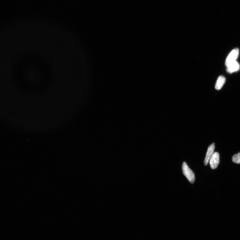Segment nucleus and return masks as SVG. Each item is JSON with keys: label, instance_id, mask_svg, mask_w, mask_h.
I'll list each match as a JSON object with an SVG mask.
<instances>
[{"label": "nucleus", "instance_id": "nucleus-2", "mask_svg": "<svg viewBox=\"0 0 240 240\" xmlns=\"http://www.w3.org/2000/svg\"><path fill=\"white\" fill-rule=\"evenodd\" d=\"M239 50L238 49L236 48L232 50L229 54L225 61V65L227 67L229 65L236 61L239 56Z\"/></svg>", "mask_w": 240, "mask_h": 240}, {"label": "nucleus", "instance_id": "nucleus-4", "mask_svg": "<svg viewBox=\"0 0 240 240\" xmlns=\"http://www.w3.org/2000/svg\"><path fill=\"white\" fill-rule=\"evenodd\" d=\"M215 147L214 143L211 144L209 147L204 161V164L205 165H208L209 160L213 154Z\"/></svg>", "mask_w": 240, "mask_h": 240}, {"label": "nucleus", "instance_id": "nucleus-7", "mask_svg": "<svg viewBox=\"0 0 240 240\" xmlns=\"http://www.w3.org/2000/svg\"><path fill=\"white\" fill-rule=\"evenodd\" d=\"M232 160L234 163H236V164H239L240 163V152L233 156Z\"/></svg>", "mask_w": 240, "mask_h": 240}, {"label": "nucleus", "instance_id": "nucleus-5", "mask_svg": "<svg viewBox=\"0 0 240 240\" xmlns=\"http://www.w3.org/2000/svg\"><path fill=\"white\" fill-rule=\"evenodd\" d=\"M240 65L238 62L235 61L227 67V71L231 74L232 73L238 71L240 69Z\"/></svg>", "mask_w": 240, "mask_h": 240}, {"label": "nucleus", "instance_id": "nucleus-1", "mask_svg": "<svg viewBox=\"0 0 240 240\" xmlns=\"http://www.w3.org/2000/svg\"><path fill=\"white\" fill-rule=\"evenodd\" d=\"M182 170L184 175L187 177L191 184H194L195 179V174L185 162L183 163Z\"/></svg>", "mask_w": 240, "mask_h": 240}, {"label": "nucleus", "instance_id": "nucleus-3", "mask_svg": "<svg viewBox=\"0 0 240 240\" xmlns=\"http://www.w3.org/2000/svg\"><path fill=\"white\" fill-rule=\"evenodd\" d=\"M220 163V155L217 152L214 153L210 159L209 163L211 168L214 169L217 168Z\"/></svg>", "mask_w": 240, "mask_h": 240}, {"label": "nucleus", "instance_id": "nucleus-6", "mask_svg": "<svg viewBox=\"0 0 240 240\" xmlns=\"http://www.w3.org/2000/svg\"><path fill=\"white\" fill-rule=\"evenodd\" d=\"M226 81V79L224 76H220L218 78L215 85V89L217 90H220L222 88Z\"/></svg>", "mask_w": 240, "mask_h": 240}]
</instances>
